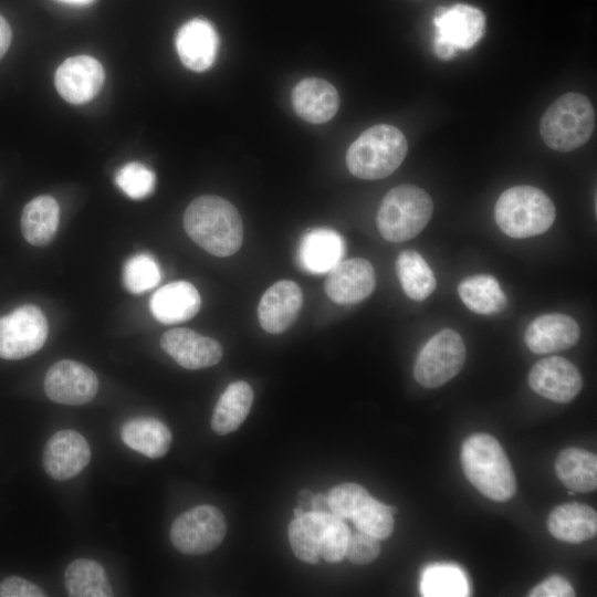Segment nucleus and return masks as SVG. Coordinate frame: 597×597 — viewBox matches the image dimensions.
Returning a JSON list of instances; mask_svg holds the SVG:
<instances>
[{
  "label": "nucleus",
  "instance_id": "nucleus-1",
  "mask_svg": "<svg viewBox=\"0 0 597 597\" xmlns=\"http://www.w3.org/2000/svg\"><path fill=\"white\" fill-rule=\"evenodd\" d=\"M187 234L203 250L216 256L234 254L243 242V222L228 200L203 195L193 199L184 213Z\"/></svg>",
  "mask_w": 597,
  "mask_h": 597
},
{
  "label": "nucleus",
  "instance_id": "nucleus-2",
  "mask_svg": "<svg viewBox=\"0 0 597 597\" xmlns=\"http://www.w3.org/2000/svg\"><path fill=\"white\" fill-rule=\"evenodd\" d=\"M461 465L467 479L485 498L510 500L516 489L515 475L500 442L488 433H474L461 447Z\"/></svg>",
  "mask_w": 597,
  "mask_h": 597
},
{
  "label": "nucleus",
  "instance_id": "nucleus-3",
  "mask_svg": "<svg viewBox=\"0 0 597 597\" xmlns=\"http://www.w3.org/2000/svg\"><path fill=\"white\" fill-rule=\"evenodd\" d=\"M349 534L344 520L331 512L311 511L289 525L293 553L308 564H317L320 557L328 563L343 561Z\"/></svg>",
  "mask_w": 597,
  "mask_h": 597
},
{
  "label": "nucleus",
  "instance_id": "nucleus-4",
  "mask_svg": "<svg viewBox=\"0 0 597 597\" xmlns=\"http://www.w3.org/2000/svg\"><path fill=\"white\" fill-rule=\"evenodd\" d=\"M408 144L395 126L379 124L364 130L348 147L346 165L352 175L376 180L391 175L404 161Z\"/></svg>",
  "mask_w": 597,
  "mask_h": 597
},
{
  "label": "nucleus",
  "instance_id": "nucleus-5",
  "mask_svg": "<svg viewBox=\"0 0 597 597\" xmlns=\"http://www.w3.org/2000/svg\"><path fill=\"white\" fill-rule=\"evenodd\" d=\"M495 222L503 233L514 239L535 237L553 224L556 210L541 189L522 185L503 191L494 208Z\"/></svg>",
  "mask_w": 597,
  "mask_h": 597
},
{
  "label": "nucleus",
  "instance_id": "nucleus-6",
  "mask_svg": "<svg viewBox=\"0 0 597 597\" xmlns=\"http://www.w3.org/2000/svg\"><path fill=\"white\" fill-rule=\"evenodd\" d=\"M595 122L590 101L580 93L569 92L545 111L540 122V133L549 148L570 151L588 142Z\"/></svg>",
  "mask_w": 597,
  "mask_h": 597
},
{
  "label": "nucleus",
  "instance_id": "nucleus-7",
  "mask_svg": "<svg viewBox=\"0 0 597 597\" xmlns=\"http://www.w3.org/2000/svg\"><path fill=\"white\" fill-rule=\"evenodd\" d=\"M433 203L427 191L413 185L390 189L380 203L377 228L384 239L404 242L419 234L431 219Z\"/></svg>",
  "mask_w": 597,
  "mask_h": 597
},
{
  "label": "nucleus",
  "instance_id": "nucleus-8",
  "mask_svg": "<svg viewBox=\"0 0 597 597\" xmlns=\"http://www.w3.org/2000/svg\"><path fill=\"white\" fill-rule=\"evenodd\" d=\"M433 52L441 60L452 59L457 51L472 48L483 35L485 17L469 4L439 7L433 17Z\"/></svg>",
  "mask_w": 597,
  "mask_h": 597
},
{
  "label": "nucleus",
  "instance_id": "nucleus-9",
  "mask_svg": "<svg viewBox=\"0 0 597 597\" xmlns=\"http://www.w3.org/2000/svg\"><path fill=\"white\" fill-rule=\"evenodd\" d=\"M465 356V345L460 334L444 328L434 334L419 352L413 376L421 386L437 388L461 370Z\"/></svg>",
  "mask_w": 597,
  "mask_h": 597
},
{
  "label": "nucleus",
  "instance_id": "nucleus-10",
  "mask_svg": "<svg viewBox=\"0 0 597 597\" xmlns=\"http://www.w3.org/2000/svg\"><path fill=\"white\" fill-rule=\"evenodd\" d=\"M227 533L223 514L213 505H198L181 513L170 527L172 545L186 555L213 551Z\"/></svg>",
  "mask_w": 597,
  "mask_h": 597
},
{
  "label": "nucleus",
  "instance_id": "nucleus-11",
  "mask_svg": "<svg viewBox=\"0 0 597 597\" xmlns=\"http://www.w3.org/2000/svg\"><path fill=\"white\" fill-rule=\"evenodd\" d=\"M49 326L43 312L35 305L17 307L0 317V357L22 359L42 348Z\"/></svg>",
  "mask_w": 597,
  "mask_h": 597
},
{
  "label": "nucleus",
  "instance_id": "nucleus-12",
  "mask_svg": "<svg viewBox=\"0 0 597 597\" xmlns=\"http://www.w3.org/2000/svg\"><path fill=\"white\" fill-rule=\"evenodd\" d=\"M44 390L56 404L81 406L94 399L98 390V379L86 365L63 359L48 369Z\"/></svg>",
  "mask_w": 597,
  "mask_h": 597
},
{
  "label": "nucleus",
  "instance_id": "nucleus-13",
  "mask_svg": "<svg viewBox=\"0 0 597 597\" xmlns=\"http://www.w3.org/2000/svg\"><path fill=\"white\" fill-rule=\"evenodd\" d=\"M105 72L92 56L77 55L66 59L55 71L57 93L71 104L80 105L93 100L103 87Z\"/></svg>",
  "mask_w": 597,
  "mask_h": 597
},
{
  "label": "nucleus",
  "instance_id": "nucleus-14",
  "mask_svg": "<svg viewBox=\"0 0 597 597\" xmlns=\"http://www.w3.org/2000/svg\"><path fill=\"white\" fill-rule=\"evenodd\" d=\"M528 385L538 395L559 404L572 401L583 387L577 367L561 356L538 360L528 373Z\"/></svg>",
  "mask_w": 597,
  "mask_h": 597
},
{
  "label": "nucleus",
  "instance_id": "nucleus-15",
  "mask_svg": "<svg viewBox=\"0 0 597 597\" xmlns=\"http://www.w3.org/2000/svg\"><path fill=\"white\" fill-rule=\"evenodd\" d=\"M90 460L86 439L75 430L65 429L55 432L45 443L42 464L49 476L64 481L76 476Z\"/></svg>",
  "mask_w": 597,
  "mask_h": 597
},
{
  "label": "nucleus",
  "instance_id": "nucleus-16",
  "mask_svg": "<svg viewBox=\"0 0 597 597\" xmlns=\"http://www.w3.org/2000/svg\"><path fill=\"white\" fill-rule=\"evenodd\" d=\"M376 285L371 263L363 258L342 260L327 272L325 293L337 304H355L368 297Z\"/></svg>",
  "mask_w": 597,
  "mask_h": 597
},
{
  "label": "nucleus",
  "instance_id": "nucleus-17",
  "mask_svg": "<svg viewBox=\"0 0 597 597\" xmlns=\"http://www.w3.org/2000/svg\"><path fill=\"white\" fill-rule=\"evenodd\" d=\"M161 348L187 369H201L218 364L222 357L221 344L189 328L167 331L160 338Z\"/></svg>",
  "mask_w": 597,
  "mask_h": 597
},
{
  "label": "nucleus",
  "instance_id": "nucleus-18",
  "mask_svg": "<svg viewBox=\"0 0 597 597\" xmlns=\"http://www.w3.org/2000/svg\"><path fill=\"white\" fill-rule=\"evenodd\" d=\"M175 44L179 59L187 69L203 72L216 61L219 36L210 21L195 18L179 28Z\"/></svg>",
  "mask_w": 597,
  "mask_h": 597
},
{
  "label": "nucleus",
  "instance_id": "nucleus-19",
  "mask_svg": "<svg viewBox=\"0 0 597 597\" xmlns=\"http://www.w3.org/2000/svg\"><path fill=\"white\" fill-rule=\"evenodd\" d=\"M303 305L301 287L291 280H281L262 295L258 306L261 327L271 334L285 332L297 318Z\"/></svg>",
  "mask_w": 597,
  "mask_h": 597
},
{
  "label": "nucleus",
  "instance_id": "nucleus-20",
  "mask_svg": "<svg viewBox=\"0 0 597 597\" xmlns=\"http://www.w3.org/2000/svg\"><path fill=\"white\" fill-rule=\"evenodd\" d=\"M580 336L577 322L561 313L544 314L527 326L524 341L534 354H549L574 346Z\"/></svg>",
  "mask_w": 597,
  "mask_h": 597
},
{
  "label": "nucleus",
  "instance_id": "nucleus-21",
  "mask_svg": "<svg viewBox=\"0 0 597 597\" xmlns=\"http://www.w3.org/2000/svg\"><path fill=\"white\" fill-rule=\"evenodd\" d=\"M295 113L312 124L329 121L339 107L336 88L327 81L318 77H306L300 81L291 94Z\"/></svg>",
  "mask_w": 597,
  "mask_h": 597
},
{
  "label": "nucleus",
  "instance_id": "nucleus-22",
  "mask_svg": "<svg viewBox=\"0 0 597 597\" xmlns=\"http://www.w3.org/2000/svg\"><path fill=\"white\" fill-rule=\"evenodd\" d=\"M344 254V239L338 232L327 228L307 232L297 249L300 266L313 274L327 273L343 260Z\"/></svg>",
  "mask_w": 597,
  "mask_h": 597
},
{
  "label": "nucleus",
  "instance_id": "nucleus-23",
  "mask_svg": "<svg viewBox=\"0 0 597 597\" xmlns=\"http://www.w3.org/2000/svg\"><path fill=\"white\" fill-rule=\"evenodd\" d=\"M200 305L197 289L187 281L164 285L153 294L149 302L153 316L164 324H177L192 318Z\"/></svg>",
  "mask_w": 597,
  "mask_h": 597
},
{
  "label": "nucleus",
  "instance_id": "nucleus-24",
  "mask_svg": "<svg viewBox=\"0 0 597 597\" xmlns=\"http://www.w3.org/2000/svg\"><path fill=\"white\" fill-rule=\"evenodd\" d=\"M549 533L567 543H582L597 533L596 511L582 503H564L556 506L547 520Z\"/></svg>",
  "mask_w": 597,
  "mask_h": 597
},
{
  "label": "nucleus",
  "instance_id": "nucleus-25",
  "mask_svg": "<svg viewBox=\"0 0 597 597\" xmlns=\"http://www.w3.org/2000/svg\"><path fill=\"white\" fill-rule=\"evenodd\" d=\"M121 438L130 449L150 459L164 457L171 444V432L158 419L134 418L121 428Z\"/></svg>",
  "mask_w": 597,
  "mask_h": 597
},
{
  "label": "nucleus",
  "instance_id": "nucleus-26",
  "mask_svg": "<svg viewBox=\"0 0 597 597\" xmlns=\"http://www.w3.org/2000/svg\"><path fill=\"white\" fill-rule=\"evenodd\" d=\"M59 216V203L52 196L42 195L30 200L21 214L24 239L36 247L51 243L57 231Z\"/></svg>",
  "mask_w": 597,
  "mask_h": 597
},
{
  "label": "nucleus",
  "instance_id": "nucleus-27",
  "mask_svg": "<svg viewBox=\"0 0 597 597\" xmlns=\"http://www.w3.org/2000/svg\"><path fill=\"white\" fill-rule=\"evenodd\" d=\"M252 402L253 390L248 383L243 380L231 383L213 409L212 430L221 436L237 430L249 415Z\"/></svg>",
  "mask_w": 597,
  "mask_h": 597
},
{
  "label": "nucleus",
  "instance_id": "nucleus-28",
  "mask_svg": "<svg viewBox=\"0 0 597 597\" xmlns=\"http://www.w3.org/2000/svg\"><path fill=\"white\" fill-rule=\"evenodd\" d=\"M559 481L574 492H591L597 488V457L579 448H567L555 461Z\"/></svg>",
  "mask_w": 597,
  "mask_h": 597
},
{
  "label": "nucleus",
  "instance_id": "nucleus-29",
  "mask_svg": "<svg viewBox=\"0 0 597 597\" xmlns=\"http://www.w3.org/2000/svg\"><path fill=\"white\" fill-rule=\"evenodd\" d=\"M64 584L71 597H111L113 589L103 566L93 559L77 558L69 564Z\"/></svg>",
  "mask_w": 597,
  "mask_h": 597
},
{
  "label": "nucleus",
  "instance_id": "nucleus-30",
  "mask_svg": "<svg viewBox=\"0 0 597 597\" xmlns=\"http://www.w3.org/2000/svg\"><path fill=\"white\" fill-rule=\"evenodd\" d=\"M458 293L464 305L476 314L499 313L506 305L505 294L498 280L490 274H474L463 279Z\"/></svg>",
  "mask_w": 597,
  "mask_h": 597
},
{
  "label": "nucleus",
  "instance_id": "nucleus-31",
  "mask_svg": "<svg viewBox=\"0 0 597 597\" xmlns=\"http://www.w3.org/2000/svg\"><path fill=\"white\" fill-rule=\"evenodd\" d=\"M397 275L405 294L423 301L436 289V277L426 260L413 250L402 251L396 262Z\"/></svg>",
  "mask_w": 597,
  "mask_h": 597
},
{
  "label": "nucleus",
  "instance_id": "nucleus-32",
  "mask_svg": "<svg viewBox=\"0 0 597 597\" xmlns=\"http://www.w3.org/2000/svg\"><path fill=\"white\" fill-rule=\"evenodd\" d=\"M420 590L422 596L429 597H462L470 594L465 573L460 566L447 563H434L423 569Z\"/></svg>",
  "mask_w": 597,
  "mask_h": 597
},
{
  "label": "nucleus",
  "instance_id": "nucleus-33",
  "mask_svg": "<svg viewBox=\"0 0 597 597\" xmlns=\"http://www.w3.org/2000/svg\"><path fill=\"white\" fill-rule=\"evenodd\" d=\"M396 512L397 509L377 501L369 494L359 503L349 520L358 531L385 540L392 533V514Z\"/></svg>",
  "mask_w": 597,
  "mask_h": 597
},
{
  "label": "nucleus",
  "instance_id": "nucleus-34",
  "mask_svg": "<svg viewBox=\"0 0 597 597\" xmlns=\"http://www.w3.org/2000/svg\"><path fill=\"white\" fill-rule=\"evenodd\" d=\"M123 283L133 294H140L155 287L160 279L161 271L156 259L148 253L130 256L123 266Z\"/></svg>",
  "mask_w": 597,
  "mask_h": 597
},
{
  "label": "nucleus",
  "instance_id": "nucleus-35",
  "mask_svg": "<svg viewBox=\"0 0 597 597\" xmlns=\"http://www.w3.org/2000/svg\"><path fill=\"white\" fill-rule=\"evenodd\" d=\"M118 188L132 199H144L155 189L156 176L151 169L138 161L125 164L115 176Z\"/></svg>",
  "mask_w": 597,
  "mask_h": 597
},
{
  "label": "nucleus",
  "instance_id": "nucleus-36",
  "mask_svg": "<svg viewBox=\"0 0 597 597\" xmlns=\"http://www.w3.org/2000/svg\"><path fill=\"white\" fill-rule=\"evenodd\" d=\"M368 494L367 490L359 484H339L333 488L326 496L329 512L343 520L350 519L357 505Z\"/></svg>",
  "mask_w": 597,
  "mask_h": 597
},
{
  "label": "nucleus",
  "instance_id": "nucleus-37",
  "mask_svg": "<svg viewBox=\"0 0 597 597\" xmlns=\"http://www.w3.org/2000/svg\"><path fill=\"white\" fill-rule=\"evenodd\" d=\"M380 554L379 540L370 534L357 531L349 534L345 557L355 565H367Z\"/></svg>",
  "mask_w": 597,
  "mask_h": 597
},
{
  "label": "nucleus",
  "instance_id": "nucleus-38",
  "mask_svg": "<svg viewBox=\"0 0 597 597\" xmlns=\"http://www.w3.org/2000/svg\"><path fill=\"white\" fill-rule=\"evenodd\" d=\"M46 593L36 584L18 576L0 583V597H45Z\"/></svg>",
  "mask_w": 597,
  "mask_h": 597
},
{
  "label": "nucleus",
  "instance_id": "nucleus-39",
  "mask_svg": "<svg viewBox=\"0 0 597 597\" xmlns=\"http://www.w3.org/2000/svg\"><path fill=\"white\" fill-rule=\"evenodd\" d=\"M528 596L531 597H573L575 590L563 577L554 575L533 587Z\"/></svg>",
  "mask_w": 597,
  "mask_h": 597
},
{
  "label": "nucleus",
  "instance_id": "nucleus-40",
  "mask_svg": "<svg viewBox=\"0 0 597 597\" xmlns=\"http://www.w3.org/2000/svg\"><path fill=\"white\" fill-rule=\"evenodd\" d=\"M12 39V31L8 21L0 14V59L8 51Z\"/></svg>",
  "mask_w": 597,
  "mask_h": 597
},
{
  "label": "nucleus",
  "instance_id": "nucleus-41",
  "mask_svg": "<svg viewBox=\"0 0 597 597\" xmlns=\"http://www.w3.org/2000/svg\"><path fill=\"white\" fill-rule=\"evenodd\" d=\"M311 503H312V507H313L312 511L328 512L327 511V509H328L327 499L323 494L313 495Z\"/></svg>",
  "mask_w": 597,
  "mask_h": 597
},
{
  "label": "nucleus",
  "instance_id": "nucleus-42",
  "mask_svg": "<svg viewBox=\"0 0 597 597\" xmlns=\"http://www.w3.org/2000/svg\"><path fill=\"white\" fill-rule=\"evenodd\" d=\"M56 1L69 4V6L83 7V6L91 4L95 0H56Z\"/></svg>",
  "mask_w": 597,
  "mask_h": 597
},
{
  "label": "nucleus",
  "instance_id": "nucleus-43",
  "mask_svg": "<svg viewBox=\"0 0 597 597\" xmlns=\"http://www.w3.org/2000/svg\"><path fill=\"white\" fill-rule=\"evenodd\" d=\"M293 513L295 517H301L305 512L303 507L300 505L294 509Z\"/></svg>",
  "mask_w": 597,
  "mask_h": 597
}]
</instances>
